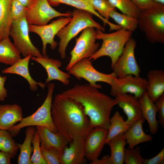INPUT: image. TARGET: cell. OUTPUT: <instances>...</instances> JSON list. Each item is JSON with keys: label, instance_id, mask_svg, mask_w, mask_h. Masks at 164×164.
Wrapping results in <instances>:
<instances>
[{"label": "cell", "instance_id": "6da1fadb", "mask_svg": "<svg viewBox=\"0 0 164 164\" xmlns=\"http://www.w3.org/2000/svg\"><path fill=\"white\" fill-rule=\"evenodd\" d=\"M51 114L58 133L65 137L69 143L75 138L86 136L94 128L81 104L61 93L54 97Z\"/></svg>", "mask_w": 164, "mask_h": 164}, {"label": "cell", "instance_id": "7a4b0ae2", "mask_svg": "<svg viewBox=\"0 0 164 164\" xmlns=\"http://www.w3.org/2000/svg\"><path fill=\"white\" fill-rule=\"evenodd\" d=\"M98 89L89 84H77L61 94L81 104L92 127L108 129L111 114L117 103L115 98L100 92Z\"/></svg>", "mask_w": 164, "mask_h": 164}, {"label": "cell", "instance_id": "3957f363", "mask_svg": "<svg viewBox=\"0 0 164 164\" xmlns=\"http://www.w3.org/2000/svg\"><path fill=\"white\" fill-rule=\"evenodd\" d=\"M92 15L84 10H73L70 21L57 34L60 39L58 51L62 59L66 57V50L70 42L84 29L93 27L105 31L104 28L94 19Z\"/></svg>", "mask_w": 164, "mask_h": 164}, {"label": "cell", "instance_id": "277c9868", "mask_svg": "<svg viewBox=\"0 0 164 164\" xmlns=\"http://www.w3.org/2000/svg\"><path fill=\"white\" fill-rule=\"evenodd\" d=\"M137 19L138 27L149 42L164 43V5L155 3L140 12Z\"/></svg>", "mask_w": 164, "mask_h": 164}, {"label": "cell", "instance_id": "5b68a950", "mask_svg": "<svg viewBox=\"0 0 164 164\" xmlns=\"http://www.w3.org/2000/svg\"><path fill=\"white\" fill-rule=\"evenodd\" d=\"M97 39L102 40L100 48L89 59L93 61L104 56L110 57L112 69L121 54L127 42L132 38V32L121 29L111 33H107L96 29Z\"/></svg>", "mask_w": 164, "mask_h": 164}, {"label": "cell", "instance_id": "8992f818", "mask_svg": "<svg viewBox=\"0 0 164 164\" xmlns=\"http://www.w3.org/2000/svg\"><path fill=\"white\" fill-rule=\"evenodd\" d=\"M47 87V95L41 106L31 115L23 118L18 124L8 131L12 137L17 135L22 128L29 126H43L48 128L54 133H58L53 122L51 114L53 94L55 85L53 83H50L48 84Z\"/></svg>", "mask_w": 164, "mask_h": 164}, {"label": "cell", "instance_id": "52a82bcc", "mask_svg": "<svg viewBox=\"0 0 164 164\" xmlns=\"http://www.w3.org/2000/svg\"><path fill=\"white\" fill-rule=\"evenodd\" d=\"M97 32L95 28L88 27L84 29L77 38L76 44L70 52V58L66 70L68 71L76 62L84 58L91 57L98 50L100 43L96 42Z\"/></svg>", "mask_w": 164, "mask_h": 164}, {"label": "cell", "instance_id": "ba28073f", "mask_svg": "<svg viewBox=\"0 0 164 164\" xmlns=\"http://www.w3.org/2000/svg\"><path fill=\"white\" fill-rule=\"evenodd\" d=\"M29 24L26 16L16 21H12L9 36L13 41V44L24 57L30 55L32 57L44 56L40 50L32 43L29 36Z\"/></svg>", "mask_w": 164, "mask_h": 164}, {"label": "cell", "instance_id": "9c48e42d", "mask_svg": "<svg viewBox=\"0 0 164 164\" xmlns=\"http://www.w3.org/2000/svg\"><path fill=\"white\" fill-rule=\"evenodd\" d=\"M91 60L88 58L79 60L69 69L68 73L78 80L84 79L89 84L99 89L102 87L96 83L98 82H104L111 86L113 79L117 77L113 72L107 74L98 71L93 67Z\"/></svg>", "mask_w": 164, "mask_h": 164}, {"label": "cell", "instance_id": "30bf717a", "mask_svg": "<svg viewBox=\"0 0 164 164\" xmlns=\"http://www.w3.org/2000/svg\"><path fill=\"white\" fill-rule=\"evenodd\" d=\"M72 12H60L54 9L47 0H34L26 15L29 24L37 26L46 25L53 19L59 17H71Z\"/></svg>", "mask_w": 164, "mask_h": 164}, {"label": "cell", "instance_id": "8fae6325", "mask_svg": "<svg viewBox=\"0 0 164 164\" xmlns=\"http://www.w3.org/2000/svg\"><path fill=\"white\" fill-rule=\"evenodd\" d=\"M136 46L135 40L132 38L125 44L112 69L113 72L118 78H122L130 74L139 76L141 70L135 55Z\"/></svg>", "mask_w": 164, "mask_h": 164}, {"label": "cell", "instance_id": "7c38bea8", "mask_svg": "<svg viewBox=\"0 0 164 164\" xmlns=\"http://www.w3.org/2000/svg\"><path fill=\"white\" fill-rule=\"evenodd\" d=\"M71 19V17H61L50 23L43 26L29 24V32L36 33L40 38L42 43V53L44 57L46 54V46L50 45L51 49L54 50L58 45L54 38L58 32L66 26Z\"/></svg>", "mask_w": 164, "mask_h": 164}, {"label": "cell", "instance_id": "4fadbf2b", "mask_svg": "<svg viewBox=\"0 0 164 164\" xmlns=\"http://www.w3.org/2000/svg\"><path fill=\"white\" fill-rule=\"evenodd\" d=\"M147 79L132 75H128L122 78H114L111 85V95L115 97L119 94H129L138 99L146 92Z\"/></svg>", "mask_w": 164, "mask_h": 164}, {"label": "cell", "instance_id": "5bb4252c", "mask_svg": "<svg viewBox=\"0 0 164 164\" xmlns=\"http://www.w3.org/2000/svg\"><path fill=\"white\" fill-rule=\"evenodd\" d=\"M108 131V129L96 126L87 135L84 143L85 156L90 162L98 158L106 144Z\"/></svg>", "mask_w": 164, "mask_h": 164}, {"label": "cell", "instance_id": "9a60e30c", "mask_svg": "<svg viewBox=\"0 0 164 164\" xmlns=\"http://www.w3.org/2000/svg\"><path fill=\"white\" fill-rule=\"evenodd\" d=\"M32 59L40 64L45 69L47 77L45 84L54 80H58L63 84L67 85L70 83V75L59 69L62 65V62L59 60L49 58L48 57H32Z\"/></svg>", "mask_w": 164, "mask_h": 164}, {"label": "cell", "instance_id": "2e32d148", "mask_svg": "<svg viewBox=\"0 0 164 164\" xmlns=\"http://www.w3.org/2000/svg\"><path fill=\"white\" fill-rule=\"evenodd\" d=\"M117 105L127 116L126 121L131 127L142 117L139 99L129 94H119L115 97Z\"/></svg>", "mask_w": 164, "mask_h": 164}, {"label": "cell", "instance_id": "e0dca14e", "mask_svg": "<svg viewBox=\"0 0 164 164\" xmlns=\"http://www.w3.org/2000/svg\"><path fill=\"white\" fill-rule=\"evenodd\" d=\"M86 136L74 138L70 146L64 148L60 159V164H83L86 162L84 143Z\"/></svg>", "mask_w": 164, "mask_h": 164}, {"label": "cell", "instance_id": "ac0fdd59", "mask_svg": "<svg viewBox=\"0 0 164 164\" xmlns=\"http://www.w3.org/2000/svg\"><path fill=\"white\" fill-rule=\"evenodd\" d=\"M36 128L40 137V147L46 149L54 147L62 155L65 148L69 143L68 140L61 134L54 133L46 127L36 126Z\"/></svg>", "mask_w": 164, "mask_h": 164}, {"label": "cell", "instance_id": "d6986e66", "mask_svg": "<svg viewBox=\"0 0 164 164\" xmlns=\"http://www.w3.org/2000/svg\"><path fill=\"white\" fill-rule=\"evenodd\" d=\"M21 107L18 104H0V129L9 130L23 118Z\"/></svg>", "mask_w": 164, "mask_h": 164}, {"label": "cell", "instance_id": "ffe728a7", "mask_svg": "<svg viewBox=\"0 0 164 164\" xmlns=\"http://www.w3.org/2000/svg\"><path fill=\"white\" fill-rule=\"evenodd\" d=\"M32 57L29 55L21 59L10 67L2 70V72L3 73L15 74L22 77L28 82L30 90L35 91L37 90L38 85L44 88L46 84L40 82H37L31 77L29 71V64Z\"/></svg>", "mask_w": 164, "mask_h": 164}, {"label": "cell", "instance_id": "44dd1931", "mask_svg": "<svg viewBox=\"0 0 164 164\" xmlns=\"http://www.w3.org/2000/svg\"><path fill=\"white\" fill-rule=\"evenodd\" d=\"M146 92L154 102L164 94V72L162 70H150L147 75Z\"/></svg>", "mask_w": 164, "mask_h": 164}, {"label": "cell", "instance_id": "7402d4cb", "mask_svg": "<svg viewBox=\"0 0 164 164\" xmlns=\"http://www.w3.org/2000/svg\"><path fill=\"white\" fill-rule=\"evenodd\" d=\"M142 117L147 121L150 133L155 134L159 129L156 118L157 113L155 103L150 98L146 92L139 99Z\"/></svg>", "mask_w": 164, "mask_h": 164}, {"label": "cell", "instance_id": "603a6c76", "mask_svg": "<svg viewBox=\"0 0 164 164\" xmlns=\"http://www.w3.org/2000/svg\"><path fill=\"white\" fill-rule=\"evenodd\" d=\"M145 120L142 117L140 118L124 133L128 149H133L140 143L152 140L151 135L145 133L143 130Z\"/></svg>", "mask_w": 164, "mask_h": 164}, {"label": "cell", "instance_id": "cb8c5ba5", "mask_svg": "<svg viewBox=\"0 0 164 164\" xmlns=\"http://www.w3.org/2000/svg\"><path fill=\"white\" fill-rule=\"evenodd\" d=\"M50 4L52 6H56L60 4H67L79 9L88 12L97 16L103 22L104 25L108 24L110 27V30L115 29L117 25L110 22L100 15L87 2L84 0H47Z\"/></svg>", "mask_w": 164, "mask_h": 164}, {"label": "cell", "instance_id": "d4e9b609", "mask_svg": "<svg viewBox=\"0 0 164 164\" xmlns=\"http://www.w3.org/2000/svg\"><path fill=\"white\" fill-rule=\"evenodd\" d=\"M21 54L9 37L0 41V63L11 66L22 59Z\"/></svg>", "mask_w": 164, "mask_h": 164}, {"label": "cell", "instance_id": "484cf974", "mask_svg": "<svg viewBox=\"0 0 164 164\" xmlns=\"http://www.w3.org/2000/svg\"><path fill=\"white\" fill-rule=\"evenodd\" d=\"M36 130L34 126L27 127L25 131L26 137L23 142L21 144L17 143L20 149L18 164H32L31 161V156L33 151V148L31 146V144L32 138Z\"/></svg>", "mask_w": 164, "mask_h": 164}, {"label": "cell", "instance_id": "4316f807", "mask_svg": "<svg viewBox=\"0 0 164 164\" xmlns=\"http://www.w3.org/2000/svg\"><path fill=\"white\" fill-rule=\"evenodd\" d=\"M106 144L111 149V164H123L125 147L127 144L124 134L116 136Z\"/></svg>", "mask_w": 164, "mask_h": 164}, {"label": "cell", "instance_id": "83f0119b", "mask_svg": "<svg viewBox=\"0 0 164 164\" xmlns=\"http://www.w3.org/2000/svg\"><path fill=\"white\" fill-rule=\"evenodd\" d=\"M12 0H0V41L9 37L12 22L10 12Z\"/></svg>", "mask_w": 164, "mask_h": 164}, {"label": "cell", "instance_id": "f1b7e54d", "mask_svg": "<svg viewBox=\"0 0 164 164\" xmlns=\"http://www.w3.org/2000/svg\"><path fill=\"white\" fill-rule=\"evenodd\" d=\"M110 124L106 144L116 136L124 133L131 127L118 111L110 118Z\"/></svg>", "mask_w": 164, "mask_h": 164}, {"label": "cell", "instance_id": "f546056e", "mask_svg": "<svg viewBox=\"0 0 164 164\" xmlns=\"http://www.w3.org/2000/svg\"><path fill=\"white\" fill-rule=\"evenodd\" d=\"M12 137L8 131L0 129V151L9 154L13 159L19 147Z\"/></svg>", "mask_w": 164, "mask_h": 164}, {"label": "cell", "instance_id": "4dcf8cb0", "mask_svg": "<svg viewBox=\"0 0 164 164\" xmlns=\"http://www.w3.org/2000/svg\"><path fill=\"white\" fill-rule=\"evenodd\" d=\"M110 18L112 19L122 29L133 32L138 27V19L127 15L121 14L115 9L110 13Z\"/></svg>", "mask_w": 164, "mask_h": 164}, {"label": "cell", "instance_id": "1f68e13d", "mask_svg": "<svg viewBox=\"0 0 164 164\" xmlns=\"http://www.w3.org/2000/svg\"><path fill=\"white\" fill-rule=\"evenodd\" d=\"M115 8L119 10L122 13L138 18L140 12L129 0H108Z\"/></svg>", "mask_w": 164, "mask_h": 164}, {"label": "cell", "instance_id": "d6a6232c", "mask_svg": "<svg viewBox=\"0 0 164 164\" xmlns=\"http://www.w3.org/2000/svg\"><path fill=\"white\" fill-rule=\"evenodd\" d=\"M101 16L108 20L111 12L115 9L108 0H84Z\"/></svg>", "mask_w": 164, "mask_h": 164}, {"label": "cell", "instance_id": "836d02e7", "mask_svg": "<svg viewBox=\"0 0 164 164\" xmlns=\"http://www.w3.org/2000/svg\"><path fill=\"white\" fill-rule=\"evenodd\" d=\"M140 147L136 146L135 148H125L124 161L126 164H143L144 159L140 153Z\"/></svg>", "mask_w": 164, "mask_h": 164}, {"label": "cell", "instance_id": "e575fe53", "mask_svg": "<svg viewBox=\"0 0 164 164\" xmlns=\"http://www.w3.org/2000/svg\"><path fill=\"white\" fill-rule=\"evenodd\" d=\"M40 139L37 131L36 130L32 140L33 153L31 157L32 164H47L43 158L40 151Z\"/></svg>", "mask_w": 164, "mask_h": 164}, {"label": "cell", "instance_id": "d590c367", "mask_svg": "<svg viewBox=\"0 0 164 164\" xmlns=\"http://www.w3.org/2000/svg\"><path fill=\"white\" fill-rule=\"evenodd\" d=\"M42 156L47 164H60L61 155L55 148L46 149L40 147Z\"/></svg>", "mask_w": 164, "mask_h": 164}, {"label": "cell", "instance_id": "8d00e7d4", "mask_svg": "<svg viewBox=\"0 0 164 164\" xmlns=\"http://www.w3.org/2000/svg\"><path fill=\"white\" fill-rule=\"evenodd\" d=\"M27 9L17 0H12L10 12L12 21L18 20L25 17Z\"/></svg>", "mask_w": 164, "mask_h": 164}, {"label": "cell", "instance_id": "74e56055", "mask_svg": "<svg viewBox=\"0 0 164 164\" xmlns=\"http://www.w3.org/2000/svg\"><path fill=\"white\" fill-rule=\"evenodd\" d=\"M157 112L158 113V123L162 128L164 127V94L159 98L154 103Z\"/></svg>", "mask_w": 164, "mask_h": 164}, {"label": "cell", "instance_id": "f35d334b", "mask_svg": "<svg viewBox=\"0 0 164 164\" xmlns=\"http://www.w3.org/2000/svg\"><path fill=\"white\" fill-rule=\"evenodd\" d=\"M140 12L147 9L152 7L155 2L153 0H129Z\"/></svg>", "mask_w": 164, "mask_h": 164}, {"label": "cell", "instance_id": "ab89813d", "mask_svg": "<svg viewBox=\"0 0 164 164\" xmlns=\"http://www.w3.org/2000/svg\"><path fill=\"white\" fill-rule=\"evenodd\" d=\"M164 163V148L155 156L149 159H144L143 164H163Z\"/></svg>", "mask_w": 164, "mask_h": 164}, {"label": "cell", "instance_id": "60d3db41", "mask_svg": "<svg viewBox=\"0 0 164 164\" xmlns=\"http://www.w3.org/2000/svg\"><path fill=\"white\" fill-rule=\"evenodd\" d=\"M7 79V77L0 75V101H4L7 96V90L5 87Z\"/></svg>", "mask_w": 164, "mask_h": 164}, {"label": "cell", "instance_id": "b9f144b4", "mask_svg": "<svg viewBox=\"0 0 164 164\" xmlns=\"http://www.w3.org/2000/svg\"><path fill=\"white\" fill-rule=\"evenodd\" d=\"M11 159L10 155L0 151V164H10Z\"/></svg>", "mask_w": 164, "mask_h": 164}, {"label": "cell", "instance_id": "7bdbcfd3", "mask_svg": "<svg viewBox=\"0 0 164 164\" xmlns=\"http://www.w3.org/2000/svg\"><path fill=\"white\" fill-rule=\"evenodd\" d=\"M91 164H111L110 156L106 155L103 156L101 159L98 158L92 162H90Z\"/></svg>", "mask_w": 164, "mask_h": 164}, {"label": "cell", "instance_id": "ee69618b", "mask_svg": "<svg viewBox=\"0 0 164 164\" xmlns=\"http://www.w3.org/2000/svg\"><path fill=\"white\" fill-rule=\"evenodd\" d=\"M22 4L28 8L31 5L34 0H17Z\"/></svg>", "mask_w": 164, "mask_h": 164}, {"label": "cell", "instance_id": "f6af8a7d", "mask_svg": "<svg viewBox=\"0 0 164 164\" xmlns=\"http://www.w3.org/2000/svg\"><path fill=\"white\" fill-rule=\"evenodd\" d=\"M153 1L155 3L164 5V0H153Z\"/></svg>", "mask_w": 164, "mask_h": 164}]
</instances>
